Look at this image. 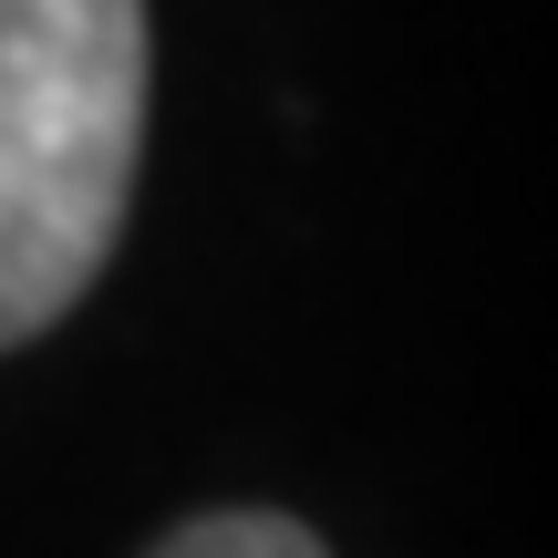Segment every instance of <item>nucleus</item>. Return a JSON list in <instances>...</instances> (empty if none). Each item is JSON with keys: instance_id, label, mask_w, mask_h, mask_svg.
Instances as JSON below:
<instances>
[{"instance_id": "obj_1", "label": "nucleus", "mask_w": 558, "mask_h": 558, "mask_svg": "<svg viewBox=\"0 0 558 558\" xmlns=\"http://www.w3.org/2000/svg\"><path fill=\"white\" fill-rule=\"evenodd\" d=\"M145 0H0V352L52 331L124 239Z\"/></svg>"}, {"instance_id": "obj_2", "label": "nucleus", "mask_w": 558, "mask_h": 558, "mask_svg": "<svg viewBox=\"0 0 558 558\" xmlns=\"http://www.w3.org/2000/svg\"><path fill=\"white\" fill-rule=\"evenodd\" d=\"M156 558H331L300 518H269V507H218V518H186Z\"/></svg>"}]
</instances>
